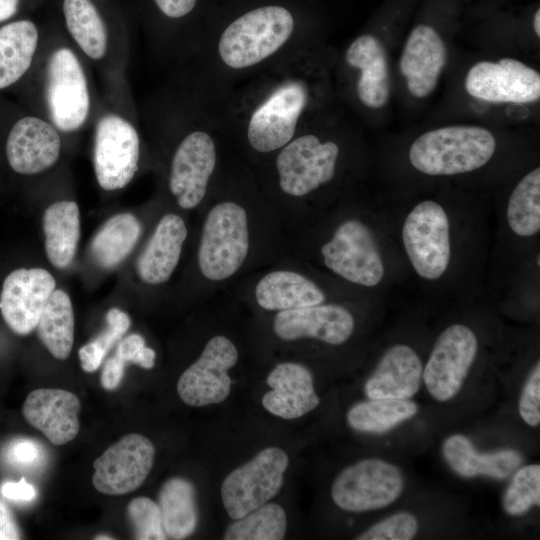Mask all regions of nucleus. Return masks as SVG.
Masks as SVG:
<instances>
[{
  "instance_id": "1",
  "label": "nucleus",
  "mask_w": 540,
  "mask_h": 540,
  "mask_svg": "<svg viewBox=\"0 0 540 540\" xmlns=\"http://www.w3.org/2000/svg\"><path fill=\"white\" fill-rule=\"evenodd\" d=\"M287 235L270 202L220 197L207 205L195 253L198 277L209 294L287 255Z\"/></svg>"
},
{
  "instance_id": "2",
  "label": "nucleus",
  "mask_w": 540,
  "mask_h": 540,
  "mask_svg": "<svg viewBox=\"0 0 540 540\" xmlns=\"http://www.w3.org/2000/svg\"><path fill=\"white\" fill-rule=\"evenodd\" d=\"M339 154L335 142H322L313 134L294 138L278 150L275 170L280 200L272 207L285 232L299 203L333 180Z\"/></svg>"
},
{
  "instance_id": "3",
  "label": "nucleus",
  "mask_w": 540,
  "mask_h": 540,
  "mask_svg": "<svg viewBox=\"0 0 540 540\" xmlns=\"http://www.w3.org/2000/svg\"><path fill=\"white\" fill-rule=\"evenodd\" d=\"M496 141L479 126L454 125L428 131L411 145L409 160L427 175H455L484 166L493 156Z\"/></svg>"
},
{
  "instance_id": "4",
  "label": "nucleus",
  "mask_w": 540,
  "mask_h": 540,
  "mask_svg": "<svg viewBox=\"0 0 540 540\" xmlns=\"http://www.w3.org/2000/svg\"><path fill=\"white\" fill-rule=\"evenodd\" d=\"M47 118L60 132L81 129L91 113V91L86 71L72 47L58 45L47 55L43 75Z\"/></svg>"
},
{
  "instance_id": "5",
  "label": "nucleus",
  "mask_w": 540,
  "mask_h": 540,
  "mask_svg": "<svg viewBox=\"0 0 540 540\" xmlns=\"http://www.w3.org/2000/svg\"><path fill=\"white\" fill-rule=\"evenodd\" d=\"M247 298L264 312L303 308L326 302L327 294L300 262L288 254L251 273L228 291Z\"/></svg>"
},
{
  "instance_id": "6",
  "label": "nucleus",
  "mask_w": 540,
  "mask_h": 540,
  "mask_svg": "<svg viewBox=\"0 0 540 540\" xmlns=\"http://www.w3.org/2000/svg\"><path fill=\"white\" fill-rule=\"evenodd\" d=\"M294 29L292 14L284 7L268 5L246 12L223 31L218 52L231 68L253 66L280 49Z\"/></svg>"
},
{
  "instance_id": "7",
  "label": "nucleus",
  "mask_w": 540,
  "mask_h": 540,
  "mask_svg": "<svg viewBox=\"0 0 540 540\" xmlns=\"http://www.w3.org/2000/svg\"><path fill=\"white\" fill-rule=\"evenodd\" d=\"M317 251L320 263L350 284L374 287L383 279L384 264L375 236L360 219L339 222Z\"/></svg>"
},
{
  "instance_id": "8",
  "label": "nucleus",
  "mask_w": 540,
  "mask_h": 540,
  "mask_svg": "<svg viewBox=\"0 0 540 540\" xmlns=\"http://www.w3.org/2000/svg\"><path fill=\"white\" fill-rule=\"evenodd\" d=\"M288 465L287 453L271 446L231 471L220 489L222 503L229 517L240 519L276 496L284 483Z\"/></svg>"
},
{
  "instance_id": "9",
  "label": "nucleus",
  "mask_w": 540,
  "mask_h": 540,
  "mask_svg": "<svg viewBox=\"0 0 540 540\" xmlns=\"http://www.w3.org/2000/svg\"><path fill=\"white\" fill-rule=\"evenodd\" d=\"M403 488V474L396 465L368 458L338 474L331 486V497L340 509L358 513L389 506Z\"/></svg>"
},
{
  "instance_id": "10",
  "label": "nucleus",
  "mask_w": 540,
  "mask_h": 540,
  "mask_svg": "<svg viewBox=\"0 0 540 540\" xmlns=\"http://www.w3.org/2000/svg\"><path fill=\"white\" fill-rule=\"evenodd\" d=\"M140 160V138L135 126L117 112L102 114L94 130L93 166L99 186L122 189L135 176Z\"/></svg>"
},
{
  "instance_id": "11",
  "label": "nucleus",
  "mask_w": 540,
  "mask_h": 540,
  "mask_svg": "<svg viewBox=\"0 0 540 540\" xmlns=\"http://www.w3.org/2000/svg\"><path fill=\"white\" fill-rule=\"evenodd\" d=\"M402 240L415 272L426 280H436L446 272L451 255L449 220L443 207L425 200L408 213Z\"/></svg>"
},
{
  "instance_id": "12",
  "label": "nucleus",
  "mask_w": 540,
  "mask_h": 540,
  "mask_svg": "<svg viewBox=\"0 0 540 540\" xmlns=\"http://www.w3.org/2000/svg\"><path fill=\"white\" fill-rule=\"evenodd\" d=\"M238 359V347L227 335H213L199 357L181 374L177 383L180 399L192 407L223 402L231 391L229 371Z\"/></svg>"
},
{
  "instance_id": "13",
  "label": "nucleus",
  "mask_w": 540,
  "mask_h": 540,
  "mask_svg": "<svg viewBox=\"0 0 540 540\" xmlns=\"http://www.w3.org/2000/svg\"><path fill=\"white\" fill-rule=\"evenodd\" d=\"M478 351L475 333L467 326H448L437 338L423 368L429 394L440 402L452 399L462 388Z\"/></svg>"
},
{
  "instance_id": "14",
  "label": "nucleus",
  "mask_w": 540,
  "mask_h": 540,
  "mask_svg": "<svg viewBox=\"0 0 540 540\" xmlns=\"http://www.w3.org/2000/svg\"><path fill=\"white\" fill-rule=\"evenodd\" d=\"M216 164V145L207 132L192 131L180 141L171 159L168 186L181 209L203 204Z\"/></svg>"
},
{
  "instance_id": "15",
  "label": "nucleus",
  "mask_w": 540,
  "mask_h": 540,
  "mask_svg": "<svg viewBox=\"0 0 540 540\" xmlns=\"http://www.w3.org/2000/svg\"><path fill=\"white\" fill-rule=\"evenodd\" d=\"M307 97L305 85L298 81L286 82L276 88L251 115L247 127L250 147L258 153L268 154L289 143Z\"/></svg>"
},
{
  "instance_id": "16",
  "label": "nucleus",
  "mask_w": 540,
  "mask_h": 540,
  "mask_svg": "<svg viewBox=\"0 0 540 540\" xmlns=\"http://www.w3.org/2000/svg\"><path fill=\"white\" fill-rule=\"evenodd\" d=\"M155 448L138 433H131L107 448L94 462L92 483L106 495H123L139 488L152 469Z\"/></svg>"
},
{
  "instance_id": "17",
  "label": "nucleus",
  "mask_w": 540,
  "mask_h": 540,
  "mask_svg": "<svg viewBox=\"0 0 540 540\" xmlns=\"http://www.w3.org/2000/svg\"><path fill=\"white\" fill-rule=\"evenodd\" d=\"M465 89L471 96L493 103H530L540 97V75L512 59L481 61L470 68Z\"/></svg>"
},
{
  "instance_id": "18",
  "label": "nucleus",
  "mask_w": 540,
  "mask_h": 540,
  "mask_svg": "<svg viewBox=\"0 0 540 540\" xmlns=\"http://www.w3.org/2000/svg\"><path fill=\"white\" fill-rule=\"evenodd\" d=\"M273 314L272 331L284 342L311 339L337 346L347 342L355 329L352 312L337 303L324 302Z\"/></svg>"
},
{
  "instance_id": "19",
  "label": "nucleus",
  "mask_w": 540,
  "mask_h": 540,
  "mask_svg": "<svg viewBox=\"0 0 540 540\" xmlns=\"http://www.w3.org/2000/svg\"><path fill=\"white\" fill-rule=\"evenodd\" d=\"M53 276L42 268H20L4 280L0 310L8 327L18 335L32 332L55 290Z\"/></svg>"
},
{
  "instance_id": "20",
  "label": "nucleus",
  "mask_w": 540,
  "mask_h": 540,
  "mask_svg": "<svg viewBox=\"0 0 540 540\" xmlns=\"http://www.w3.org/2000/svg\"><path fill=\"white\" fill-rule=\"evenodd\" d=\"M61 147L60 131L48 119L26 115L11 127L5 151L9 166L15 172L34 175L58 161Z\"/></svg>"
},
{
  "instance_id": "21",
  "label": "nucleus",
  "mask_w": 540,
  "mask_h": 540,
  "mask_svg": "<svg viewBox=\"0 0 540 540\" xmlns=\"http://www.w3.org/2000/svg\"><path fill=\"white\" fill-rule=\"evenodd\" d=\"M271 390L262 397L263 407L283 419H297L313 411L320 403L310 369L298 362H281L268 374Z\"/></svg>"
},
{
  "instance_id": "22",
  "label": "nucleus",
  "mask_w": 540,
  "mask_h": 540,
  "mask_svg": "<svg viewBox=\"0 0 540 540\" xmlns=\"http://www.w3.org/2000/svg\"><path fill=\"white\" fill-rule=\"evenodd\" d=\"M446 61L447 49L437 31L424 24L414 27L399 63L409 92L417 98L432 93Z\"/></svg>"
},
{
  "instance_id": "23",
  "label": "nucleus",
  "mask_w": 540,
  "mask_h": 540,
  "mask_svg": "<svg viewBox=\"0 0 540 540\" xmlns=\"http://www.w3.org/2000/svg\"><path fill=\"white\" fill-rule=\"evenodd\" d=\"M188 233L182 216L166 213L160 218L136 262V272L142 282L156 286L172 277Z\"/></svg>"
},
{
  "instance_id": "24",
  "label": "nucleus",
  "mask_w": 540,
  "mask_h": 540,
  "mask_svg": "<svg viewBox=\"0 0 540 540\" xmlns=\"http://www.w3.org/2000/svg\"><path fill=\"white\" fill-rule=\"evenodd\" d=\"M79 398L62 389H37L26 397L22 412L34 428L54 445L73 440L79 431Z\"/></svg>"
},
{
  "instance_id": "25",
  "label": "nucleus",
  "mask_w": 540,
  "mask_h": 540,
  "mask_svg": "<svg viewBox=\"0 0 540 540\" xmlns=\"http://www.w3.org/2000/svg\"><path fill=\"white\" fill-rule=\"evenodd\" d=\"M423 365L408 345L390 347L364 385L369 399H410L420 389Z\"/></svg>"
},
{
  "instance_id": "26",
  "label": "nucleus",
  "mask_w": 540,
  "mask_h": 540,
  "mask_svg": "<svg viewBox=\"0 0 540 540\" xmlns=\"http://www.w3.org/2000/svg\"><path fill=\"white\" fill-rule=\"evenodd\" d=\"M346 61L361 71L357 82L359 100L370 108L383 107L389 98L390 82L382 43L372 35H362L350 44Z\"/></svg>"
},
{
  "instance_id": "27",
  "label": "nucleus",
  "mask_w": 540,
  "mask_h": 540,
  "mask_svg": "<svg viewBox=\"0 0 540 540\" xmlns=\"http://www.w3.org/2000/svg\"><path fill=\"white\" fill-rule=\"evenodd\" d=\"M442 454L449 467L465 478L484 475L505 479L522 462L521 455L513 449L478 452L473 443L462 434L447 437L442 444Z\"/></svg>"
},
{
  "instance_id": "28",
  "label": "nucleus",
  "mask_w": 540,
  "mask_h": 540,
  "mask_svg": "<svg viewBox=\"0 0 540 540\" xmlns=\"http://www.w3.org/2000/svg\"><path fill=\"white\" fill-rule=\"evenodd\" d=\"M66 29L78 49L94 62H103L112 48L108 25L92 0H63Z\"/></svg>"
},
{
  "instance_id": "29",
  "label": "nucleus",
  "mask_w": 540,
  "mask_h": 540,
  "mask_svg": "<svg viewBox=\"0 0 540 540\" xmlns=\"http://www.w3.org/2000/svg\"><path fill=\"white\" fill-rule=\"evenodd\" d=\"M39 45V32L30 20L0 27V90L18 82L30 69Z\"/></svg>"
},
{
  "instance_id": "30",
  "label": "nucleus",
  "mask_w": 540,
  "mask_h": 540,
  "mask_svg": "<svg viewBox=\"0 0 540 540\" xmlns=\"http://www.w3.org/2000/svg\"><path fill=\"white\" fill-rule=\"evenodd\" d=\"M45 250L56 268L68 266L76 253L80 238L79 208L74 201H57L43 214Z\"/></svg>"
},
{
  "instance_id": "31",
  "label": "nucleus",
  "mask_w": 540,
  "mask_h": 540,
  "mask_svg": "<svg viewBox=\"0 0 540 540\" xmlns=\"http://www.w3.org/2000/svg\"><path fill=\"white\" fill-rule=\"evenodd\" d=\"M157 504L167 538L185 539L194 533L198 509L192 482L181 477L168 479L160 488Z\"/></svg>"
},
{
  "instance_id": "32",
  "label": "nucleus",
  "mask_w": 540,
  "mask_h": 540,
  "mask_svg": "<svg viewBox=\"0 0 540 540\" xmlns=\"http://www.w3.org/2000/svg\"><path fill=\"white\" fill-rule=\"evenodd\" d=\"M142 230L141 222L131 213L112 216L100 227L91 241L92 258L103 268L117 266L134 249Z\"/></svg>"
},
{
  "instance_id": "33",
  "label": "nucleus",
  "mask_w": 540,
  "mask_h": 540,
  "mask_svg": "<svg viewBox=\"0 0 540 540\" xmlns=\"http://www.w3.org/2000/svg\"><path fill=\"white\" fill-rule=\"evenodd\" d=\"M36 328L40 340L55 358H68L74 342V312L66 292L53 291Z\"/></svg>"
},
{
  "instance_id": "34",
  "label": "nucleus",
  "mask_w": 540,
  "mask_h": 540,
  "mask_svg": "<svg viewBox=\"0 0 540 540\" xmlns=\"http://www.w3.org/2000/svg\"><path fill=\"white\" fill-rule=\"evenodd\" d=\"M417 412V404L409 399H370L350 407L346 420L358 432L383 434L413 418Z\"/></svg>"
},
{
  "instance_id": "35",
  "label": "nucleus",
  "mask_w": 540,
  "mask_h": 540,
  "mask_svg": "<svg viewBox=\"0 0 540 540\" xmlns=\"http://www.w3.org/2000/svg\"><path fill=\"white\" fill-rule=\"evenodd\" d=\"M507 222L516 235L530 237L540 230V168L527 173L514 188L507 206Z\"/></svg>"
},
{
  "instance_id": "36",
  "label": "nucleus",
  "mask_w": 540,
  "mask_h": 540,
  "mask_svg": "<svg viewBox=\"0 0 540 540\" xmlns=\"http://www.w3.org/2000/svg\"><path fill=\"white\" fill-rule=\"evenodd\" d=\"M287 516L275 502L266 503L231 523L223 534L225 540H281L285 537Z\"/></svg>"
},
{
  "instance_id": "37",
  "label": "nucleus",
  "mask_w": 540,
  "mask_h": 540,
  "mask_svg": "<svg viewBox=\"0 0 540 540\" xmlns=\"http://www.w3.org/2000/svg\"><path fill=\"white\" fill-rule=\"evenodd\" d=\"M131 324L127 313L118 308L106 314L105 329L92 341L79 349L81 367L86 372L96 371L107 352L124 336Z\"/></svg>"
},
{
  "instance_id": "38",
  "label": "nucleus",
  "mask_w": 540,
  "mask_h": 540,
  "mask_svg": "<svg viewBox=\"0 0 540 540\" xmlns=\"http://www.w3.org/2000/svg\"><path fill=\"white\" fill-rule=\"evenodd\" d=\"M503 509L511 516L527 513L540 505V465L520 468L513 476L503 496Z\"/></svg>"
},
{
  "instance_id": "39",
  "label": "nucleus",
  "mask_w": 540,
  "mask_h": 540,
  "mask_svg": "<svg viewBox=\"0 0 540 540\" xmlns=\"http://www.w3.org/2000/svg\"><path fill=\"white\" fill-rule=\"evenodd\" d=\"M134 538L138 540L167 539L158 504L148 497L134 498L127 507Z\"/></svg>"
},
{
  "instance_id": "40",
  "label": "nucleus",
  "mask_w": 540,
  "mask_h": 540,
  "mask_svg": "<svg viewBox=\"0 0 540 540\" xmlns=\"http://www.w3.org/2000/svg\"><path fill=\"white\" fill-rule=\"evenodd\" d=\"M418 532V521L409 512H397L372 525L356 539L358 540H410Z\"/></svg>"
},
{
  "instance_id": "41",
  "label": "nucleus",
  "mask_w": 540,
  "mask_h": 540,
  "mask_svg": "<svg viewBox=\"0 0 540 540\" xmlns=\"http://www.w3.org/2000/svg\"><path fill=\"white\" fill-rule=\"evenodd\" d=\"M519 414L523 421L536 427L540 423V363L532 370L522 389L519 403Z\"/></svg>"
},
{
  "instance_id": "42",
  "label": "nucleus",
  "mask_w": 540,
  "mask_h": 540,
  "mask_svg": "<svg viewBox=\"0 0 540 540\" xmlns=\"http://www.w3.org/2000/svg\"><path fill=\"white\" fill-rule=\"evenodd\" d=\"M115 354L126 364L135 363L144 369L155 365V351L145 345L144 338L139 334H130L121 340Z\"/></svg>"
},
{
  "instance_id": "43",
  "label": "nucleus",
  "mask_w": 540,
  "mask_h": 540,
  "mask_svg": "<svg viewBox=\"0 0 540 540\" xmlns=\"http://www.w3.org/2000/svg\"><path fill=\"white\" fill-rule=\"evenodd\" d=\"M39 456V446L30 439H18L12 442L7 451L10 462L23 466L34 464Z\"/></svg>"
},
{
  "instance_id": "44",
  "label": "nucleus",
  "mask_w": 540,
  "mask_h": 540,
  "mask_svg": "<svg viewBox=\"0 0 540 540\" xmlns=\"http://www.w3.org/2000/svg\"><path fill=\"white\" fill-rule=\"evenodd\" d=\"M125 363L114 354L106 360L102 373L101 384L107 390H114L120 384L124 375Z\"/></svg>"
},
{
  "instance_id": "45",
  "label": "nucleus",
  "mask_w": 540,
  "mask_h": 540,
  "mask_svg": "<svg viewBox=\"0 0 540 540\" xmlns=\"http://www.w3.org/2000/svg\"><path fill=\"white\" fill-rule=\"evenodd\" d=\"M0 492L7 499L23 502H30L37 495L35 487L28 483L25 478L18 482L4 483L0 488Z\"/></svg>"
},
{
  "instance_id": "46",
  "label": "nucleus",
  "mask_w": 540,
  "mask_h": 540,
  "mask_svg": "<svg viewBox=\"0 0 540 540\" xmlns=\"http://www.w3.org/2000/svg\"><path fill=\"white\" fill-rule=\"evenodd\" d=\"M154 2L165 16L178 19L189 14L197 0H154Z\"/></svg>"
},
{
  "instance_id": "47",
  "label": "nucleus",
  "mask_w": 540,
  "mask_h": 540,
  "mask_svg": "<svg viewBox=\"0 0 540 540\" xmlns=\"http://www.w3.org/2000/svg\"><path fill=\"white\" fill-rule=\"evenodd\" d=\"M20 538L21 533L12 513L0 501V540H16Z\"/></svg>"
},
{
  "instance_id": "48",
  "label": "nucleus",
  "mask_w": 540,
  "mask_h": 540,
  "mask_svg": "<svg viewBox=\"0 0 540 540\" xmlns=\"http://www.w3.org/2000/svg\"><path fill=\"white\" fill-rule=\"evenodd\" d=\"M21 0H0V22L7 21L18 12Z\"/></svg>"
},
{
  "instance_id": "49",
  "label": "nucleus",
  "mask_w": 540,
  "mask_h": 540,
  "mask_svg": "<svg viewBox=\"0 0 540 540\" xmlns=\"http://www.w3.org/2000/svg\"><path fill=\"white\" fill-rule=\"evenodd\" d=\"M534 31L539 36L540 35V11L539 9L536 11L534 15Z\"/></svg>"
},
{
  "instance_id": "50",
  "label": "nucleus",
  "mask_w": 540,
  "mask_h": 540,
  "mask_svg": "<svg viewBox=\"0 0 540 540\" xmlns=\"http://www.w3.org/2000/svg\"><path fill=\"white\" fill-rule=\"evenodd\" d=\"M96 540H102V539H106V540H109V539H113L112 537H109L107 535H99L97 537H95Z\"/></svg>"
}]
</instances>
